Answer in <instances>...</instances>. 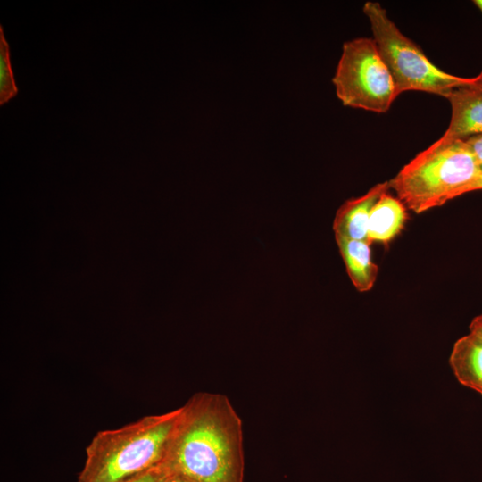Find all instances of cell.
Here are the masks:
<instances>
[{
	"mask_svg": "<svg viewBox=\"0 0 482 482\" xmlns=\"http://www.w3.org/2000/svg\"><path fill=\"white\" fill-rule=\"evenodd\" d=\"M162 462L195 482H244L242 420L222 394L197 392L185 404Z\"/></svg>",
	"mask_w": 482,
	"mask_h": 482,
	"instance_id": "6da1fadb",
	"label": "cell"
},
{
	"mask_svg": "<svg viewBox=\"0 0 482 482\" xmlns=\"http://www.w3.org/2000/svg\"><path fill=\"white\" fill-rule=\"evenodd\" d=\"M180 411L179 407L97 432L86 448L77 482H123L161 464Z\"/></svg>",
	"mask_w": 482,
	"mask_h": 482,
	"instance_id": "7a4b0ae2",
	"label": "cell"
},
{
	"mask_svg": "<svg viewBox=\"0 0 482 482\" xmlns=\"http://www.w3.org/2000/svg\"><path fill=\"white\" fill-rule=\"evenodd\" d=\"M479 170L480 163L466 141L436 140L388 182L397 198L419 214L466 194Z\"/></svg>",
	"mask_w": 482,
	"mask_h": 482,
	"instance_id": "3957f363",
	"label": "cell"
},
{
	"mask_svg": "<svg viewBox=\"0 0 482 482\" xmlns=\"http://www.w3.org/2000/svg\"><path fill=\"white\" fill-rule=\"evenodd\" d=\"M362 10L399 95L422 91L446 97L454 87L474 80L475 77L455 76L433 64L421 48L402 33L379 3L368 1Z\"/></svg>",
	"mask_w": 482,
	"mask_h": 482,
	"instance_id": "277c9868",
	"label": "cell"
},
{
	"mask_svg": "<svg viewBox=\"0 0 482 482\" xmlns=\"http://www.w3.org/2000/svg\"><path fill=\"white\" fill-rule=\"evenodd\" d=\"M332 81L344 105L369 112H386L399 96L373 37L344 43Z\"/></svg>",
	"mask_w": 482,
	"mask_h": 482,
	"instance_id": "5b68a950",
	"label": "cell"
},
{
	"mask_svg": "<svg viewBox=\"0 0 482 482\" xmlns=\"http://www.w3.org/2000/svg\"><path fill=\"white\" fill-rule=\"evenodd\" d=\"M452 115L447 129L437 139L448 143L482 135V79L477 75L470 83L454 87L445 97Z\"/></svg>",
	"mask_w": 482,
	"mask_h": 482,
	"instance_id": "8992f818",
	"label": "cell"
},
{
	"mask_svg": "<svg viewBox=\"0 0 482 482\" xmlns=\"http://www.w3.org/2000/svg\"><path fill=\"white\" fill-rule=\"evenodd\" d=\"M389 189V182L386 181L376 184L363 195L346 200L335 215V238L369 242L368 226L371 208Z\"/></svg>",
	"mask_w": 482,
	"mask_h": 482,
	"instance_id": "52a82bcc",
	"label": "cell"
},
{
	"mask_svg": "<svg viewBox=\"0 0 482 482\" xmlns=\"http://www.w3.org/2000/svg\"><path fill=\"white\" fill-rule=\"evenodd\" d=\"M450 366L458 381L482 395V338L470 333L453 345Z\"/></svg>",
	"mask_w": 482,
	"mask_h": 482,
	"instance_id": "ba28073f",
	"label": "cell"
},
{
	"mask_svg": "<svg viewBox=\"0 0 482 482\" xmlns=\"http://www.w3.org/2000/svg\"><path fill=\"white\" fill-rule=\"evenodd\" d=\"M406 220V206L403 202L388 194V191L384 193L370 211L368 226L369 242H390L400 234Z\"/></svg>",
	"mask_w": 482,
	"mask_h": 482,
	"instance_id": "9c48e42d",
	"label": "cell"
},
{
	"mask_svg": "<svg viewBox=\"0 0 482 482\" xmlns=\"http://www.w3.org/2000/svg\"><path fill=\"white\" fill-rule=\"evenodd\" d=\"M336 242L354 287L359 292L370 290L378 272V267L372 260L370 243L345 238H337Z\"/></svg>",
	"mask_w": 482,
	"mask_h": 482,
	"instance_id": "30bf717a",
	"label": "cell"
},
{
	"mask_svg": "<svg viewBox=\"0 0 482 482\" xmlns=\"http://www.w3.org/2000/svg\"><path fill=\"white\" fill-rule=\"evenodd\" d=\"M18 93L10 59V47L3 26H0V104H4Z\"/></svg>",
	"mask_w": 482,
	"mask_h": 482,
	"instance_id": "8fae6325",
	"label": "cell"
},
{
	"mask_svg": "<svg viewBox=\"0 0 482 482\" xmlns=\"http://www.w3.org/2000/svg\"><path fill=\"white\" fill-rule=\"evenodd\" d=\"M167 474L166 469L161 463L123 482H159Z\"/></svg>",
	"mask_w": 482,
	"mask_h": 482,
	"instance_id": "7c38bea8",
	"label": "cell"
},
{
	"mask_svg": "<svg viewBox=\"0 0 482 482\" xmlns=\"http://www.w3.org/2000/svg\"><path fill=\"white\" fill-rule=\"evenodd\" d=\"M476 158L482 163V135L470 137L466 140Z\"/></svg>",
	"mask_w": 482,
	"mask_h": 482,
	"instance_id": "4fadbf2b",
	"label": "cell"
},
{
	"mask_svg": "<svg viewBox=\"0 0 482 482\" xmlns=\"http://www.w3.org/2000/svg\"><path fill=\"white\" fill-rule=\"evenodd\" d=\"M159 482H195L193 479L177 473H168Z\"/></svg>",
	"mask_w": 482,
	"mask_h": 482,
	"instance_id": "5bb4252c",
	"label": "cell"
},
{
	"mask_svg": "<svg viewBox=\"0 0 482 482\" xmlns=\"http://www.w3.org/2000/svg\"><path fill=\"white\" fill-rule=\"evenodd\" d=\"M470 332L482 338V314L472 320L470 324Z\"/></svg>",
	"mask_w": 482,
	"mask_h": 482,
	"instance_id": "9a60e30c",
	"label": "cell"
},
{
	"mask_svg": "<svg viewBox=\"0 0 482 482\" xmlns=\"http://www.w3.org/2000/svg\"><path fill=\"white\" fill-rule=\"evenodd\" d=\"M481 189H482V163L480 164V170H479L478 177L469 186V187L466 190V193L475 191V190H481Z\"/></svg>",
	"mask_w": 482,
	"mask_h": 482,
	"instance_id": "2e32d148",
	"label": "cell"
},
{
	"mask_svg": "<svg viewBox=\"0 0 482 482\" xmlns=\"http://www.w3.org/2000/svg\"><path fill=\"white\" fill-rule=\"evenodd\" d=\"M473 3L482 12V0H475Z\"/></svg>",
	"mask_w": 482,
	"mask_h": 482,
	"instance_id": "e0dca14e",
	"label": "cell"
},
{
	"mask_svg": "<svg viewBox=\"0 0 482 482\" xmlns=\"http://www.w3.org/2000/svg\"><path fill=\"white\" fill-rule=\"evenodd\" d=\"M478 76L482 79V71H481V72L478 74Z\"/></svg>",
	"mask_w": 482,
	"mask_h": 482,
	"instance_id": "ac0fdd59",
	"label": "cell"
}]
</instances>
